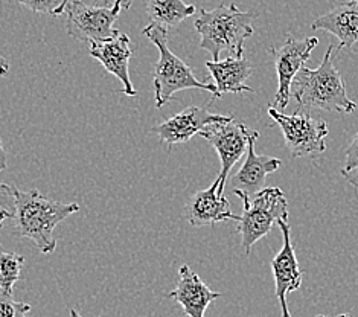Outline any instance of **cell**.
Returning a JSON list of instances; mask_svg holds the SVG:
<instances>
[{"mask_svg": "<svg viewBox=\"0 0 358 317\" xmlns=\"http://www.w3.org/2000/svg\"><path fill=\"white\" fill-rule=\"evenodd\" d=\"M80 211L76 203H62L41 195L37 190L15 191L14 226L20 237L28 238L43 255L55 252L54 229Z\"/></svg>", "mask_w": 358, "mask_h": 317, "instance_id": "cell-1", "label": "cell"}, {"mask_svg": "<svg viewBox=\"0 0 358 317\" xmlns=\"http://www.w3.org/2000/svg\"><path fill=\"white\" fill-rule=\"evenodd\" d=\"M332 52H334V46L329 45L317 69L302 66L294 76L289 95L296 99L299 110L308 111L311 108H319L352 113L357 108L355 102L348 97L346 84L332 62Z\"/></svg>", "mask_w": 358, "mask_h": 317, "instance_id": "cell-2", "label": "cell"}, {"mask_svg": "<svg viewBox=\"0 0 358 317\" xmlns=\"http://www.w3.org/2000/svg\"><path fill=\"white\" fill-rule=\"evenodd\" d=\"M257 11H240L235 3L220 5L215 10H200L194 27L200 34V48L208 50L212 59H220L221 52L230 57L244 55V43L253 36V20Z\"/></svg>", "mask_w": 358, "mask_h": 317, "instance_id": "cell-3", "label": "cell"}, {"mask_svg": "<svg viewBox=\"0 0 358 317\" xmlns=\"http://www.w3.org/2000/svg\"><path fill=\"white\" fill-rule=\"evenodd\" d=\"M142 32L143 36H147L159 49V62L155 69V98L157 108L164 107L166 102L171 101L177 92L187 89L208 90L215 98V84H209L195 78L191 67L169 49L168 31L150 23L148 27H145Z\"/></svg>", "mask_w": 358, "mask_h": 317, "instance_id": "cell-4", "label": "cell"}, {"mask_svg": "<svg viewBox=\"0 0 358 317\" xmlns=\"http://www.w3.org/2000/svg\"><path fill=\"white\" fill-rule=\"evenodd\" d=\"M234 194L243 200V213L236 223L245 255H250L253 244L268 235L275 223L288 218V202L285 194L275 186L262 188L253 200L240 190H234Z\"/></svg>", "mask_w": 358, "mask_h": 317, "instance_id": "cell-5", "label": "cell"}, {"mask_svg": "<svg viewBox=\"0 0 358 317\" xmlns=\"http://www.w3.org/2000/svg\"><path fill=\"white\" fill-rule=\"evenodd\" d=\"M122 10L124 0H116L113 6H98L83 0H71L64 10L67 13V34L81 41H106L121 32L115 29L113 24Z\"/></svg>", "mask_w": 358, "mask_h": 317, "instance_id": "cell-6", "label": "cell"}, {"mask_svg": "<svg viewBox=\"0 0 358 317\" xmlns=\"http://www.w3.org/2000/svg\"><path fill=\"white\" fill-rule=\"evenodd\" d=\"M268 115L282 130L292 157H303L327 150L328 127L323 119L313 118L303 110L287 116L273 106L268 108Z\"/></svg>", "mask_w": 358, "mask_h": 317, "instance_id": "cell-7", "label": "cell"}, {"mask_svg": "<svg viewBox=\"0 0 358 317\" xmlns=\"http://www.w3.org/2000/svg\"><path fill=\"white\" fill-rule=\"evenodd\" d=\"M252 132L253 130H249L245 124L235 121L234 118L229 116L224 121H217L206 125L199 133L218 153L221 162V185L218 188L220 194H224L229 173L232 171L236 162L245 154Z\"/></svg>", "mask_w": 358, "mask_h": 317, "instance_id": "cell-8", "label": "cell"}, {"mask_svg": "<svg viewBox=\"0 0 358 317\" xmlns=\"http://www.w3.org/2000/svg\"><path fill=\"white\" fill-rule=\"evenodd\" d=\"M319 45L315 37H306L303 40L288 38L284 46L270 48L268 54L275 59V69L278 73V90L273 97V107L285 110L289 102V89L301 67L308 62L314 48Z\"/></svg>", "mask_w": 358, "mask_h": 317, "instance_id": "cell-9", "label": "cell"}, {"mask_svg": "<svg viewBox=\"0 0 358 317\" xmlns=\"http://www.w3.org/2000/svg\"><path fill=\"white\" fill-rule=\"evenodd\" d=\"M229 116L224 115L210 113L208 107H187L182 110L180 113L166 119L165 122L152 127L151 133L157 134L160 142L168 145V148L171 150L178 143H185L192 139L206 125L217 121H224Z\"/></svg>", "mask_w": 358, "mask_h": 317, "instance_id": "cell-10", "label": "cell"}, {"mask_svg": "<svg viewBox=\"0 0 358 317\" xmlns=\"http://www.w3.org/2000/svg\"><path fill=\"white\" fill-rule=\"evenodd\" d=\"M89 52L93 58L106 67L108 73L115 75L122 83V93L127 97H138V90L134 89L130 80V58L133 55V45L127 34L119 32L117 36L108 38L106 41L90 43Z\"/></svg>", "mask_w": 358, "mask_h": 317, "instance_id": "cell-11", "label": "cell"}, {"mask_svg": "<svg viewBox=\"0 0 358 317\" xmlns=\"http://www.w3.org/2000/svg\"><path fill=\"white\" fill-rule=\"evenodd\" d=\"M278 226L284 237V246L280 252L271 261V272L275 276L276 296L280 304V313L284 317H289L287 296L293 291L299 290L302 286V272L299 269V262L296 258V252L289 237V226L287 220H279Z\"/></svg>", "mask_w": 358, "mask_h": 317, "instance_id": "cell-12", "label": "cell"}, {"mask_svg": "<svg viewBox=\"0 0 358 317\" xmlns=\"http://www.w3.org/2000/svg\"><path fill=\"white\" fill-rule=\"evenodd\" d=\"M221 185L220 176L208 190H203L191 195L185 204V218L194 227L215 225L220 221L235 220L238 216L230 209V203L224 194L218 192Z\"/></svg>", "mask_w": 358, "mask_h": 317, "instance_id": "cell-13", "label": "cell"}, {"mask_svg": "<svg viewBox=\"0 0 358 317\" xmlns=\"http://www.w3.org/2000/svg\"><path fill=\"white\" fill-rule=\"evenodd\" d=\"M221 295L223 293L220 291H212L197 273L191 270L189 265L183 264L178 270V284L173 291H169L166 297L180 304L186 316L203 317L208 307L221 297Z\"/></svg>", "mask_w": 358, "mask_h": 317, "instance_id": "cell-14", "label": "cell"}, {"mask_svg": "<svg viewBox=\"0 0 358 317\" xmlns=\"http://www.w3.org/2000/svg\"><path fill=\"white\" fill-rule=\"evenodd\" d=\"M258 136V132H252L249 145H247L244 164L240 171L232 176L234 190H240L250 197L261 191L264 183H266L267 176L275 173L282 165V162L278 157L259 156V154H257L255 143H257Z\"/></svg>", "mask_w": 358, "mask_h": 317, "instance_id": "cell-15", "label": "cell"}, {"mask_svg": "<svg viewBox=\"0 0 358 317\" xmlns=\"http://www.w3.org/2000/svg\"><path fill=\"white\" fill-rule=\"evenodd\" d=\"M313 31H328L338 38L337 49H351L358 41V0L336 6L334 10L317 17L311 24Z\"/></svg>", "mask_w": 358, "mask_h": 317, "instance_id": "cell-16", "label": "cell"}, {"mask_svg": "<svg viewBox=\"0 0 358 317\" xmlns=\"http://www.w3.org/2000/svg\"><path fill=\"white\" fill-rule=\"evenodd\" d=\"M208 71L210 72L214 84L217 87V98H221L226 93H243L253 92L247 81L252 76L253 67L249 59L243 57H227L226 59H212L206 62Z\"/></svg>", "mask_w": 358, "mask_h": 317, "instance_id": "cell-17", "label": "cell"}, {"mask_svg": "<svg viewBox=\"0 0 358 317\" xmlns=\"http://www.w3.org/2000/svg\"><path fill=\"white\" fill-rule=\"evenodd\" d=\"M195 13L197 8L185 3L183 0H148L147 2L150 23L168 32Z\"/></svg>", "mask_w": 358, "mask_h": 317, "instance_id": "cell-18", "label": "cell"}, {"mask_svg": "<svg viewBox=\"0 0 358 317\" xmlns=\"http://www.w3.org/2000/svg\"><path fill=\"white\" fill-rule=\"evenodd\" d=\"M24 258L19 253L0 251V293L13 296L15 282L20 278Z\"/></svg>", "mask_w": 358, "mask_h": 317, "instance_id": "cell-19", "label": "cell"}, {"mask_svg": "<svg viewBox=\"0 0 358 317\" xmlns=\"http://www.w3.org/2000/svg\"><path fill=\"white\" fill-rule=\"evenodd\" d=\"M31 311V305L15 302L13 296L0 293V317H23Z\"/></svg>", "mask_w": 358, "mask_h": 317, "instance_id": "cell-20", "label": "cell"}, {"mask_svg": "<svg viewBox=\"0 0 358 317\" xmlns=\"http://www.w3.org/2000/svg\"><path fill=\"white\" fill-rule=\"evenodd\" d=\"M17 2L27 6L28 10L34 13H45L54 15V13L58 10V6L62 5L63 0H17Z\"/></svg>", "mask_w": 358, "mask_h": 317, "instance_id": "cell-21", "label": "cell"}, {"mask_svg": "<svg viewBox=\"0 0 358 317\" xmlns=\"http://www.w3.org/2000/svg\"><path fill=\"white\" fill-rule=\"evenodd\" d=\"M15 188L0 182V211L5 212L8 217H13L15 209Z\"/></svg>", "mask_w": 358, "mask_h": 317, "instance_id": "cell-22", "label": "cell"}, {"mask_svg": "<svg viewBox=\"0 0 358 317\" xmlns=\"http://www.w3.org/2000/svg\"><path fill=\"white\" fill-rule=\"evenodd\" d=\"M358 168V132L355 134V138L352 142L349 143V147L346 148V164L343 169H352Z\"/></svg>", "mask_w": 358, "mask_h": 317, "instance_id": "cell-23", "label": "cell"}, {"mask_svg": "<svg viewBox=\"0 0 358 317\" xmlns=\"http://www.w3.org/2000/svg\"><path fill=\"white\" fill-rule=\"evenodd\" d=\"M342 176L351 183L355 190H358V168H352V169H342Z\"/></svg>", "mask_w": 358, "mask_h": 317, "instance_id": "cell-24", "label": "cell"}, {"mask_svg": "<svg viewBox=\"0 0 358 317\" xmlns=\"http://www.w3.org/2000/svg\"><path fill=\"white\" fill-rule=\"evenodd\" d=\"M69 2H71V0H63L62 5L58 6V10L54 13V15H62V13H64V10H66V5ZM83 2H86L89 5H98L99 2H106V0H83Z\"/></svg>", "mask_w": 358, "mask_h": 317, "instance_id": "cell-25", "label": "cell"}, {"mask_svg": "<svg viewBox=\"0 0 358 317\" xmlns=\"http://www.w3.org/2000/svg\"><path fill=\"white\" fill-rule=\"evenodd\" d=\"M6 168V151L3 148L2 138H0V173Z\"/></svg>", "mask_w": 358, "mask_h": 317, "instance_id": "cell-26", "label": "cell"}, {"mask_svg": "<svg viewBox=\"0 0 358 317\" xmlns=\"http://www.w3.org/2000/svg\"><path fill=\"white\" fill-rule=\"evenodd\" d=\"M8 72H10V64L5 57L0 55V76H8Z\"/></svg>", "mask_w": 358, "mask_h": 317, "instance_id": "cell-27", "label": "cell"}, {"mask_svg": "<svg viewBox=\"0 0 358 317\" xmlns=\"http://www.w3.org/2000/svg\"><path fill=\"white\" fill-rule=\"evenodd\" d=\"M6 218H10V217H8L5 212H2V211H0V232H2V227H3V221H5Z\"/></svg>", "mask_w": 358, "mask_h": 317, "instance_id": "cell-28", "label": "cell"}, {"mask_svg": "<svg viewBox=\"0 0 358 317\" xmlns=\"http://www.w3.org/2000/svg\"><path fill=\"white\" fill-rule=\"evenodd\" d=\"M133 0H124V10H130Z\"/></svg>", "mask_w": 358, "mask_h": 317, "instance_id": "cell-29", "label": "cell"}]
</instances>
